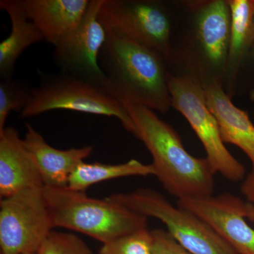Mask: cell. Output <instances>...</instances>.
<instances>
[{
    "instance_id": "obj_25",
    "label": "cell",
    "mask_w": 254,
    "mask_h": 254,
    "mask_svg": "<svg viewBox=\"0 0 254 254\" xmlns=\"http://www.w3.org/2000/svg\"><path fill=\"white\" fill-rule=\"evenodd\" d=\"M245 214L246 218L254 223V205L246 202Z\"/></svg>"
},
{
    "instance_id": "obj_11",
    "label": "cell",
    "mask_w": 254,
    "mask_h": 254,
    "mask_svg": "<svg viewBox=\"0 0 254 254\" xmlns=\"http://www.w3.org/2000/svg\"><path fill=\"white\" fill-rule=\"evenodd\" d=\"M177 205L198 215L237 254H254V229L247 222L246 202L231 193L184 198Z\"/></svg>"
},
{
    "instance_id": "obj_18",
    "label": "cell",
    "mask_w": 254,
    "mask_h": 254,
    "mask_svg": "<svg viewBox=\"0 0 254 254\" xmlns=\"http://www.w3.org/2000/svg\"><path fill=\"white\" fill-rule=\"evenodd\" d=\"M152 164L146 165L136 159L118 165L83 161L74 169L68 178L70 190L85 192L87 189L99 182L131 176L154 175Z\"/></svg>"
},
{
    "instance_id": "obj_21",
    "label": "cell",
    "mask_w": 254,
    "mask_h": 254,
    "mask_svg": "<svg viewBox=\"0 0 254 254\" xmlns=\"http://www.w3.org/2000/svg\"><path fill=\"white\" fill-rule=\"evenodd\" d=\"M36 254H93L81 237L73 233L53 230Z\"/></svg>"
},
{
    "instance_id": "obj_17",
    "label": "cell",
    "mask_w": 254,
    "mask_h": 254,
    "mask_svg": "<svg viewBox=\"0 0 254 254\" xmlns=\"http://www.w3.org/2000/svg\"><path fill=\"white\" fill-rule=\"evenodd\" d=\"M0 8L4 10L11 21V32L0 43V78H12L19 57L29 47L45 41L41 32L28 17L22 0H1Z\"/></svg>"
},
{
    "instance_id": "obj_12",
    "label": "cell",
    "mask_w": 254,
    "mask_h": 254,
    "mask_svg": "<svg viewBox=\"0 0 254 254\" xmlns=\"http://www.w3.org/2000/svg\"><path fill=\"white\" fill-rule=\"evenodd\" d=\"M38 169L15 127L0 132V196L43 187Z\"/></svg>"
},
{
    "instance_id": "obj_22",
    "label": "cell",
    "mask_w": 254,
    "mask_h": 254,
    "mask_svg": "<svg viewBox=\"0 0 254 254\" xmlns=\"http://www.w3.org/2000/svg\"><path fill=\"white\" fill-rule=\"evenodd\" d=\"M237 93L247 95L254 100V39L241 65L237 79Z\"/></svg>"
},
{
    "instance_id": "obj_2",
    "label": "cell",
    "mask_w": 254,
    "mask_h": 254,
    "mask_svg": "<svg viewBox=\"0 0 254 254\" xmlns=\"http://www.w3.org/2000/svg\"><path fill=\"white\" fill-rule=\"evenodd\" d=\"M107 33L99 56L105 89L123 104L167 113L172 105L165 58L128 38Z\"/></svg>"
},
{
    "instance_id": "obj_4",
    "label": "cell",
    "mask_w": 254,
    "mask_h": 254,
    "mask_svg": "<svg viewBox=\"0 0 254 254\" xmlns=\"http://www.w3.org/2000/svg\"><path fill=\"white\" fill-rule=\"evenodd\" d=\"M53 227L67 229L101 243L148 228V218L109 197L91 198L64 187H43Z\"/></svg>"
},
{
    "instance_id": "obj_9",
    "label": "cell",
    "mask_w": 254,
    "mask_h": 254,
    "mask_svg": "<svg viewBox=\"0 0 254 254\" xmlns=\"http://www.w3.org/2000/svg\"><path fill=\"white\" fill-rule=\"evenodd\" d=\"M53 228L43 187L1 198V254H36Z\"/></svg>"
},
{
    "instance_id": "obj_8",
    "label": "cell",
    "mask_w": 254,
    "mask_h": 254,
    "mask_svg": "<svg viewBox=\"0 0 254 254\" xmlns=\"http://www.w3.org/2000/svg\"><path fill=\"white\" fill-rule=\"evenodd\" d=\"M168 86L172 108L183 115L204 148L209 164L215 174L226 180H245V166L227 149L216 119L207 105L204 88L198 83L169 73Z\"/></svg>"
},
{
    "instance_id": "obj_23",
    "label": "cell",
    "mask_w": 254,
    "mask_h": 254,
    "mask_svg": "<svg viewBox=\"0 0 254 254\" xmlns=\"http://www.w3.org/2000/svg\"><path fill=\"white\" fill-rule=\"evenodd\" d=\"M153 254H191L174 240L166 230H151Z\"/></svg>"
},
{
    "instance_id": "obj_20",
    "label": "cell",
    "mask_w": 254,
    "mask_h": 254,
    "mask_svg": "<svg viewBox=\"0 0 254 254\" xmlns=\"http://www.w3.org/2000/svg\"><path fill=\"white\" fill-rule=\"evenodd\" d=\"M98 254H153L151 230L142 229L103 244Z\"/></svg>"
},
{
    "instance_id": "obj_24",
    "label": "cell",
    "mask_w": 254,
    "mask_h": 254,
    "mask_svg": "<svg viewBox=\"0 0 254 254\" xmlns=\"http://www.w3.org/2000/svg\"><path fill=\"white\" fill-rule=\"evenodd\" d=\"M242 194L247 198V202L254 205V172L252 171L246 176L241 187Z\"/></svg>"
},
{
    "instance_id": "obj_3",
    "label": "cell",
    "mask_w": 254,
    "mask_h": 254,
    "mask_svg": "<svg viewBox=\"0 0 254 254\" xmlns=\"http://www.w3.org/2000/svg\"><path fill=\"white\" fill-rule=\"evenodd\" d=\"M124 105L134 125V136L149 151L154 176L165 190L177 199L213 195L215 174L208 160L190 155L178 133L153 110Z\"/></svg>"
},
{
    "instance_id": "obj_13",
    "label": "cell",
    "mask_w": 254,
    "mask_h": 254,
    "mask_svg": "<svg viewBox=\"0 0 254 254\" xmlns=\"http://www.w3.org/2000/svg\"><path fill=\"white\" fill-rule=\"evenodd\" d=\"M91 0H22L28 17L53 46L77 28Z\"/></svg>"
},
{
    "instance_id": "obj_16",
    "label": "cell",
    "mask_w": 254,
    "mask_h": 254,
    "mask_svg": "<svg viewBox=\"0 0 254 254\" xmlns=\"http://www.w3.org/2000/svg\"><path fill=\"white\" fill-rule=\"evenodd\" d=\"M231 14L230 45L224 91L230 98L237 95L241 65L254 39V0H228Z\"/></svg>"
},
{
    "instance_id": "obj_15",
    "label": "cell",
    "mask_w": 254,
    "mask_h": 254,
    "mask_svg": "<svg viewBox=\"0 0 254 254\" xmlns=\"http://www.w3.org/2000/svg\"><path fill=\"white\" fill-rule=\"evenodd\" d=\"M207 105L213 114L222 140L240 148L250 158L254 172V125L245 110L237 108L219 83L205 87Z\"/></svg>"
},
{
    "instance_id": "obj_1",
    "label": "cell",
    "mask_w": 254,
    "mask_h": 254,
    "mask_svg": "<svg viewBox=\"0 0 254 254\" xmlns=\"http://www.w3.org/2000/svg\"><path fill=\"white\" fill-rule=\"evenodd\" d=\"M176 21L166 61L171 74L205 87L223 83L230 45L228 0L175 1Z\"/></svg>"
},
{
    "instance_id": "obj_5",
    "label": "cell",
    "mask_w": 254,
    "mask_h": 254,
    "mask_svg": "<svg viewBox=\"0 0 254 254\" xmlns=\"http://www.w3.org/2000/svg\"><path fill=\"white\" fill-rule=\"evenodd\" d=\"M57 110L113 117L134 136V125L125 105L98 83L62 72L42 75L21 116L32 118Z\"/></svg>"
},
{
    "instance_id": "obj_6",
    "label": "cell",
    "mask_w": 254,
    "mask_h": 254,
    "mask_svg": "<svg viewBox=\"0 0 254 254\" xmlns=\"http://www.w3.org/2000/svg\"><path fill=\"white\" fill-rule=\"evenodd\" d=\"M108 197L147 218L158 219L174 240L191 254H237L203 219L172 204L157 190L138 189Z\"/></svg>"
},
{
    "instance_id": "obj_14",
    "label": "cell",
    "mask_w": 254,
    "mask_h": 254,
    "mask_svg": "<svg viewBox=\"0 0 254 254\" xmlns=\"http://www.w3.org/2000/svg\"><path fill=\"white\" fill-rule=\"evenodd\" d=\"M24 144L34 160L43 186L64 187L74 169L93 153L91 145L68 150L53 148L36 128L26 124Z\"/></svg>"
},
{
    "instance_id": "obj_7",
    "label": "cell",
    "mask_w": 254,
    "mask_h": 254,
    "mask_svg": "<svg viewBox=\"0 0 254 254\" xmlns=\"http://www.w3.org/2000/svg\"><path fill=\"white\" fill-rule=\"evenodd\" d=\"M175 1L104 0L99 20L116 33L168 58L176 21Z\"/></svg>"
},
{
    "instance_id": "obj_26",
    "label": "cell",
    "mask_w": 254,
    "mask_h": 254,
    "mask_svg": "<svg viewBox=\"0 0 254 254\" xmlns=\"http://www.w3.org/2000/svg\"></svg>"
},
{
    "instance_id": "obj_10",
    "label": "cell",
    "mask_w": 254,
    "mask_h": 254,
    "mask_svg": "<svg viewBox=\"0 0 254 254\" xmlns=\"http://www.w3.org/2000/svg\"><path fill=\"white\" fill-rule=\"evenodd\" d=\"M104 0H91L79 26L54 47L53 60L60 72L105 86V76L99 56L108 33L99 20Z\"/></svg>"
},
{
    "instance_id": "obj_19",
    "label": "cell",
    "mask_w": 254,
    "mask_h": 254,
    "mask_svg": "<svg viewBox=\"0 0 254 254\" xmlns=\"http://www.w3.org/2000/svg\"><path fill=\"white\" fill-rule=\"evenodd\" d=\"M32 90L23 82L12 78L0 81V132L6 128V120L11 112L21 113L31 98Z\"/></svg>"
}]
</instances>
